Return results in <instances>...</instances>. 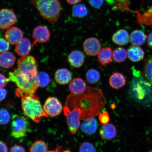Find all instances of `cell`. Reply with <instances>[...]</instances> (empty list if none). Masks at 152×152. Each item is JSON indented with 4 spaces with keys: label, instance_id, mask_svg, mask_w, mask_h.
Wrapping results in <instances>:
<instances>
[{
    "label": "cell",
    "instance_id": "1",
    "mask_svg": "<svg viewBox=\"0 0 152 152\" xmlns=\"http://www.w3.org/2000/svg\"><path fill=\"white\" fill-rule=\"evenodd\" d=\"M106 99L100 89L87 86L85 92L80 95L70 94L66 98V106L69 109L81 110V120L95 118L105 105Z\"/></svg>",
    "mask_w": 152,
    "mask_h": 152
},
{
    "label": "cell",
    "instance_id": "2",
    "mask_svg": "<svg viewBox=\"0 0 152 152\" xmlns=\"http://www.w3.org/2000/svg\"><path fill=\"white\" fill-rule=\"evenodd\" d=\"M8 78L9 81L14 83L18 87L15 94L17 96L22 94H35L39 88L37 80V75L26 71L14 69L10 72Z\"/></svg>",
    "mask_w": 152,
    "mask_h": 152
},
{
    "label": "cell",
    "instance_id": "3",
    "mask_svg": "<svg viewBox=\"0 0 152 152\" xmlns=\"http://www.w3.org/2000/svg\"><path fill=\"white\" fill-rule=\"evenodd\" d=\"M18 97L21 98L22 111L25 115L36 123H39L43 117H48L40 102L39 97L35 94H22Z\"/></svg>",
    "mask_w": 152,
    "mask_h": 152
},
{
    "label": "cell",
    "instance_id": "4",
    "mask_svg": "<svg viewBox=\"0 0 152 152\" xmlns=\"http://www.w3.org/2000/svg\"><path fill=\"white\" fill-rule=\"evenodd\" d=\"M41 16L49 22L58 21L62 10L59 0H30Z\"/></svg>",
    "mask_w": 152,
    "mask_h": 152
},
{
    "label": "cell",
    "instance_id": "5",
    "mask_svg": "<svg viewBox=\"0 0 152 152\" xmlns=\"http://www.w3.org/2000/svg\"><path fill=\"white\" fill-rule=\"evenodd\" d=\"M131 84V90L139 99L149 97L152 95V84L139 74L135 75Z\"/></svg>",
    "mask_w": 152,
    "mask_h": 152
},
{
    "label": "cell",
    "instance_id": "6",
    "mask_svg": "<svg viewBox=\"0 0 152 152\" xmlns=\"http://www.w3.org/2000/svg\"><path fill=\"white\" fill-rule=\"evenodd\" d=\"M31 131L30 123L24 116L14 115L13 116L11 126V135L17 139L23 138Z\"/></svg>",
    "mask_w": 152,
    "mask_h": 152
},
{
    "label": "cell",
    "instance_id": "7",
    "mask_svg": "<svg viewBox=\"0 0 152 152\" xmlns=\"http://www.w3.org/2000/svg\"><path fill=\"white\" fill-rule=\"evenodd\" d=\"M64 114L66 117V122L70 132L73 134L77 133L81 125V110L77 108L69 109L65 106L63 109Z\"/></svg>",
    "mask_w": 152,
    "mask_h": 152
},
{
    "label": "cell",
    "instance_id": "8",
    "mask_svg": "<svg viewBox=\"0 0 152 152\" xmlns=\"http://www.w3.org/2000/svg\"><path fill=\"white\" fill-rule=\"evenodd\" d=\"M43 109L48 115L54 117L61 113L63 107L61 102L55 97H49L45 101Z\"/></svg>",
    "mask_w": 152,
    "mask_h": 152
},
{
    "label": "cell",
    "instance_id": "9",
    "mask_svg": "<svg viewBox=\"0 0 152 152\" xmlns=\"http://www.w3.org/2000/svg\"><path fill=\"white\" fill-rule=\"evenodd\" d=\"M16 15L10 9L0 10V29L5 30L10 28L16 23Z\"/></svg>",
    "mask_w": 152,
    "mask_h": 152
},
{
    "label": "cell",
    "instance_id": "10",
    "mask_svg": "<svg viewBox=\"0 0 152 152\" xmlns=\"http://www.w3.org/2000/svg\"><path fill=\"white\" fill-rule=\"evenodd\" d=\"M100 41L96 37L88 38L83 43V49L85 52L90 56H97L101 50Z\"/></svg>",
    "mask_w": 152,
    "mask_h": 152
},
{
    "label": "cell",
    "instance_id": "11",
    "mask_svg": "<svg viewBox=\"0 0 152 152\" xmlns=\"http://www.w3.org/2000/svg\"><path fill=\"white\" fill-rule=\"evenodd\" d=\"M50 31L46 26H39L34 28L33 33V37L35 41L33 46L36 43H44L49 40L50 37Z\"/></svg>",
    "mask_w": 152,
    "mask_h": 152
},
{
    "label": "cell",
    "instance_id": "12",
    "mask_svg": "<svg viewBox=\"0 0 152 152\" xmlns=\"http://www.w3.org/2000/svg\"><path fill=\"white\" fill-rule=\"evenodd\" d=\"M6 39L12 45H16L23 39V34L20 28L16 26L9 28L5 34Z\"/></svg>",
    "mask_w": 152,
    "mask_h": 152
},
{
    "label": "cell",
    "instance_id": "13",
    "mask_svg": "<svg viewBox=\"0 0 152 152\" xmlns=\"http://www.w3.org/2000/svg\"><path fill=\"white\" fill-rule=\"evenodd\" d=\"M85 56L83 53L78 50L72 51L68 56V62L70 65L75 68H80L84 64Z\"/></svg>",
    "mask_w": 152,
    "mask_h": 152
},
{
    "label": "cell",
    "instance_id": "14",
    "mask_svg": "<svg viewBox=\"0 0 152 152\" xmlns=\"http://www.w3.org/2000/svg\"><path fill=\"white\" fill-rule=\"evenodd\" d=\"M87 86L85 82L82 79L75 78L70 82L68 87L71 94L80 95L85 92Z\"/></svg>",
    "mask_w": 152,
    "mask_h": 152
},
{
    "label": "cell",
    "instance_id": "15",
    "mask_svg": "<svg viewBox=\"0 0 152 152\" xmlns=\"http://www.w3.org/2000/svg\"><path fill=\"white\" fill-rule=\"evenodd\" d=\"M54 76L56 82L60 85L67 84L72 80L71 72L66 68L57 70L55 72Z\"/></svg>",
    "mask_w": 152,
    "mask_h": 152
},
{
    "label": "cell",
    "instance_id": "16",
    "mask_svg": "<svg viewBox=\"0 0 152 152\" xmlns=\"http://www.w3.org/2000/svg\"><path fill=\"white\" fill-rule=\"evenodd\" d=\"M100 137L104 140H111L117 135V130L115 127L111 123L104 124L99 130Z\"/></svg>",
    "mask_w": 152,
    "mask_h": 152
},
{
    "label": "cell",
    "instance_id": "17",
    "mask_svg": "<svg viewBox=\"0 0 152 152\" xmlns=\"http://www.w3.org/2000/svg\"><path fill=\"white\" fill-rule=\"evenodd\" d=\"M113 59V51L110 47H106L102 49L98 54V60L101 67L111 63Z\"/></svg>",
    "mask_w": 152,
    "mask_h": 152
},
{
    "label": "cell",
    "instance_id": "18",
    "mask_svg": "<svg viewBox=\"0 0 152 152\" xmlns=\"http://www.w3.org/2000/svg\"><path fill=\"white\" fill-rule=\"evenodd\" d=\"M112 39L115 44L123 46L129 43L130 41V36L126 30L121 29L113 34Z\"/></svg>",
    "mask_w": 152,
    "mask_h": 152
},
{
    "label": "cell",
    "instance_id": "19",
    "mask_svg": "<svg viewBox=\"0 0 152 152\" xmlns=\"http://www.w3.org/2000/svg\"><path fill=\"white\" fill-rule=\"evenodd\" d=\"M32 45L31 42L27 38H24L17 44L15 50L17 54L21 56H25L29 54L31 50Z\"/></svg>",
    "mask_w": 152,
    "mask_h": 152
},
{
    "label": "cell",
    "instance_id": "20",
    "mask_svg": "<svg viewBox=\"0 0 152 152\" xmlns=\"http://www.w3.org/2000/svg\"><path fill=\"white\" fill-rule=\"evenodd\" d=\"M98 123L95 118L91 117L84 121L81 125L82 131L85 134L91 135L96 132Z\"/></svg>",
    "mask_w": 152,
    "mask_h": 152
},
{
    "label": "cell",
    "instance_id": "21",
    "mask_svg": "<svg viewBox=\"0 0 152 152\" xmlns=\"http://www.w3.org/2000/svg\"><path fill=\"white\" fill-rule=\"evenodd\" d=\"M128 57L131 61L138 62L143 59L144 52L142 49L138 46H132L129 48L127 51Z\"/></svg>",
    "mask_w": 152,
    "mask_h": 152
},
{
    "label": "cell",
    "instance_id": "22",
    "mask_svg": "<svg viewBox=\"0 0 152 152\" xmlns=\"http://www.w3.org/2000/svg\"><path fill=\"white\" fill-rule=\"evenodd\" d=\"M125 78L122 73L115 72L110 76L109 79V84L112 88L119 89L122 88L126 84Z\"/></svg>",
    "mask_w": 152,
    "mask_h": 152
},
{
    "label": "cell",
    "instance_id": "23",
    "mask_svg": "<svg viewBox=\"0 0 152 152\" xmlns=\"http://www.w3.org/2000/svg\"><path fill=\"white\" fill-rule=\"evenodd\" d=\"M16 58L12 53L9 52L2 53L0 54V66L8 69L14 66Z\"/></svg>",
    "mask_w": 152,
    "mask_h": 152
},
{
    "label": "cell",
    "instance_id": "24",
    "mask_svg": "<svg viewBox=\"0 0 152 152\" xmlns=\"http://www.w3.org/2000/svg\"><path fill=\"white\" fill-rule=\"evenodd\" d=\"M147 39V36L140 30H135L131 34L130 40L131 43L135 46L143 45Z\"/></svg>",
    "mask_w": 152,
    "mask_h": 152
},
{
    "label": "cell",
    "instance_id": "25",
    "mask_svg": "<svg viewBox=\"0 0 152 152\" xmlns=\"http://www.w3.org/2000/svg\"><path fill=\"white\" fill-rule=\"evenodd\" d=\"M142 73V77L152 84V56L144 60Z\"/></svg>",
    "mask_w": 152,
    "mask_h": 152
},
{
    "label": "cell",
    "instance_id": "26",
    "mask_svg": "<svg viewBox=\"0 0 152 152\" xmlns=\"http://www.w3.org/2000/svg\"><path fill=\"white\" fill-rule=\"evenodd\" d=\"M128 57L127 52L122 47H118L114 49L113 52V59L117 63H122L125 61Z\"/></svg>",
    "mask_w": 152,
    "mask_h": 152
},
{
    "label": "cell",
    "instance_id": "27",
    "mask_svg": "<svg viewBox=\"0 0 152 152\" xmlns=\"http://www.w3.org/2000/svg\"><path fill=\"white\" fill-rule=\"evenodd\" d=\"M86 77L87 81L90 84H96L100 80V72L97 70L91 69L87 71L86 75Z\"/></svg>",
    "mask_w": 152,
    "mask_h": 152
},
{
    "label": "cell",
    "instance_id": "28",
    "mask_svg": "<svg viewBox=\"0 0 152 152\" xmlns=\"http://www.w3.org/2000/svg\"><path fill=\"white\" fill-rule=\"evenodd\" d=\"M72 14L74 16L78 18H83L87 16L88 13V9L83 4L76 5L72 9Z\"/></svg>",
    "mask_w": 152,
    "mask_h": 152
},
{
    "label": "cell",
    "instance_id": "29",
    "mask_svg": "<svg viewBox=\"0 0 152 152\" xmlns=\"http://www.w3.org/2000/svg\"><path fill=\"white\" fill-rule=\"evenodd\" d=\"M47 144L42 140H37L30 147V152H47Z\"/></svg>",
    "mask_w": 152,
    "mask_h": 152
},
{
    "label": "cell",
    "instance_id": "30",
    "mask_svg": "<svg viewBox=\"0 0 152 152\" xmlns=\"http://www.w3.org/2000/svg\"><path fill=\"white\" fill-rule=\"evenodd\" d=\"M37 80L38 85L41 87L47 86L51 82L50 77L45 72H41L38 74Z\"/></svg>",
    "mask_w": 152,
    "mask_h": 152
},
{
    "label": "cell",
    "instance_id": "31",
    "mask_svg": "<svg viewBox=\"0 0 152 152\" xmlns=\"http://www.w3.org/2000/svg\"><path fill=\"white\" fill-rule=\"evenodd\" d=\"M10 119V114L7 110L4 109L0 110V124H7Z\"/></svg>",
    "mask_w": 152,
    "mask_h": 152
},
{
    "label": "cell",
    "instance_id": "32",
    "mask_svg": "<svg viewBox=\"0 0 152 152\" xmlns=\"http://www.w3.org/2000/svg\"><path fill=\"white\" fill-rule=\"evenodd\" d=\"M79 152H96V150L92 143L85 142L81 144L79 148Z\"/></svg>",
    "mask_w": 152,
    "mask_h": 152
},
{
    "label": "cell",
    "instance_id": "33",
    "mask_svg": "<svg viewBox=\"0 0 152 152\" xmlns=\"http://www.w3.org/2000/svg\"><path fill=\"white\" fill-rule=\"evenodd\" d=\"M100 122L102 124H106L109 123L110 118L109 113L107 111H104L103 113H100L99 116Z\"/></svg>",
    "mask_w": 152,
    "mask_h": 152
},
{
    "label": "cell",
    "instance_id": "34",
    "mask_svg": "<svg viewBox=\"0 0 152 152\" xmlns=\"http://www.w3.org/2000/svg\"><path fill=\"white\" fill-rule=\"evenodd\" d=\"M9 48L10 45L8 41L2 38H0V53L7 52Z\"/></svg>",
    "mask_w": 152,
    "mask_h": 152
},
{
    "label": "cell",
    "instance_id": "35",
    "mask_svg": "<svg viewBox=\"0 0 152 152\" xmlns=\"http://www.w3.org/2000/svg\"><path fill=\"white\" fill-rule=\"evenodd\" d=\"M89 4L95 8H99L103 4L104 0H88Z\"/></svg>",
    "mask_w": 152,
    "mask_h": 152
},
{
    "label": "cell",
    "instance_id": "36",
    "mask_svg": "<svg viewBox=\"0 0 152 152\" xmlns=\"http://www.w3.org/2000/svg\"><path fill=\"white\" fill-rule=\"evenodd\" d=\"M9 81L8 79H7L2 74L0 73V88L5 87Z\"/></svg>",
    "mask_w": 152,
    "mask_h": 152
},
{
    "label": "cell",
    "instance_id": "37",
    "mask_svg": "<svg viewBox=\"0 0 152 152\" xmlns=\"http://www.w3.org/2000/svg\"><path fill=\"white\" fill-rule=\"evenodd\" d=\"M10 152H26L25 149L22 146L16 145L11 148Z\"/></svg>",
    "mask_w": 152,
    "mask_h": 152
},
{
    "label": "cell",
    "instance_id": "38",
    "mask_svg": "<svg viewBox=\"0 0 152 152\" xmlns=\"http://www.w3.org/2000/svg\"><path fill=\"white\" fill-rule=\"evenodd\" d=\"M7 91L5 89L0 88V102L2 101L6 97Z\"/></svg>",
    "mask_w": 152,
    "mask_h": 152
},
{
    "label": "cell",
    "instance_id": "39",
    "mask_svg": "<svg viewBox=\"0 0 152 152\" xmlns=\"http://www.w3.org/2000/svg\"><path fill=\"white\" fill-rule=\"evenodd\" d=\"M0 152H8L6 144L1 140H0Z\"/></svg>",
    "mask_w": 152,
    "mask_h": 152
},
{
    "label": "cell",
    "instance_id": "40",
    "mask_svg": "<svg viewBox=\"0 0 152 152\" xmlns=\"http://www.w3.org/2000/svg\"><path fill=\"white\" fill-rule=\"evenodd\" d=\"M147 44L149 48L152 49V33H150L148 35Z\"/></svg>",
    "mask_w": 152,
    "mask_h": 152
},
{
    "label": "cell",
    "instance_id": "41",
    "mask_svg": "<svg viewBox=\"0 0 152 152\" xmlns=\"http://www.w3.org/2000/svg\"><path fill=\"white\" fill-rule=\"evenodd\" d=\"M82 1V0H66L68 4L72 5L77 4Z\"/></svg>",
    "mask_w": 152,
    "mask_h": 152
},
{
    "label": "cell",
    "instance_id": "42",
    "mask_svg": "<svg viewBox=\"0 0 152 152\" xmlns=\"http://www.w3.org/2000/svg\"><path fill=\"white\" fill-rule=\"evenodd\" d=\"M62 149V147H58L56 148V149L54 151H49L47 152H60Z\"/></svg>",
    "mask_w": 152,
    "mask_h": 152
},
{
    "label": "cell",
    "instance_id": "43",
    "mask_svg": "<svg viewBox=\"0 0 152 152\" xmlns=\"http://www.w3.org/2000/svg\"><path fill=\"white\" fill-rule=\"evenodd\" d=\"M63 152H71L69 150H66V151H64Z\"/></svg>",
    "mask_w": 152,
    "mask_h": 152
},
{
    "label": "cell",
    "instance_id": "44",
    "mask_svg": "<svg viewBox=\"0 0 152 152\" xmlns=\"http://www.w3.org/2000/svg\"><path fill=\"white\" fill-rule=\"evenodd\" d=\"M149 152H152V151H149Z\"/></svg>",
    "mask_w": 152,
    "mask_h": 152
}]
</instances>
